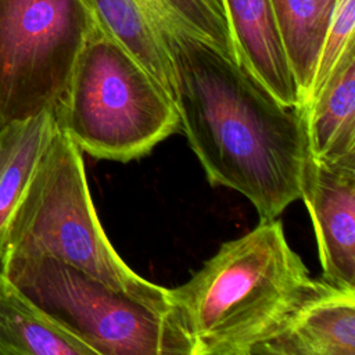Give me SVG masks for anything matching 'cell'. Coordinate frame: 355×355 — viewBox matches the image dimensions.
<instances>
[{"label":"cell","mask_w":355,"mask_h":355,"mask_svg":"<svg viewBox=\"0 0 355 355\" xmlns=\"http://www.w3.org/2000/svg\"><path fill=\"white\" fill-rule=\"evenodd\" d=\"M308 153L320 161L355 155V43L304 104Z\"/></svg>","instance_id":"obj_10"},{"label":"cell","mask_w":355,"mask_h":355,"mask_svg":"<svg viewBox=\"0 0 355 355\" xmlns=\"http://www.w3.org/2000/svg\"><path fill=\"white\" fill-rule=\"evenodd\" d=\"M236 58L280 103L301 107L270 0H223Z\"/></svg>","instance_id":"obj_8"},{"label":"cell","mask_w":355,"mask_h":355,"mask_svg":"<svg viewBox=\"0 0 355 355\" xmlns=\"http://www.w3.org/2000/svg\"><path fill=\"white\" fill-rule=\"evenodd\" d=\"M0 355H96L0 272Z\"/></svg>","instance_id":"obj_11"},{"label":"cell","mask_w":355,"mask_h":355,"mask_svg":"<svg viewBox=\"0 0 355 355\" xmlns=\"http://www.w3.org/2000/svg\"><path fill=\"white\" fill-rule=\"evenodd\" d=\"M259 355H355V287L331 283Z\"/></svg>","instance_id":"obj_9"},{"label":"cell","mask_w":355,"mask_h":355,"mask_svg":"<svg viewBox=\"0 0 355 355\" xmlns=\"http://www.w3.org/2000/svg\"><path fill=\"white\" fill-rule=\"evenodd\" d=\"M28 257L55 258L172 315L168 288L137 275L112 247L92 201L82 151L58 126L11 218L1 261Z\"/></svg>","instance_id":"obj_3"},{"label":"cell","mask_w":355,"mask_h":355,"mask_svg":"<svg viewBox=\"0 0 355 355\" xmlns=\"http://www.w3.org/2000/svg\"><path fill=\"white\" fill-rule=\"evenodd\" d=\"M82 153L129 162L180 129L173 97L97 22L54 110Z\"/></svg>","instance_id":"obj_4"},{"label":"cell","mask_w":355,"mask_h":355,"mask_svg":"<svg viewBox=\"0 0 355 355\" xmlns=\"http://www.w3.org/2000/svg\"><path fill=\"white\" fill-rule=\"evenodd\" d=\"M100 26L173 97L172 67L161 33L141 0H87Z\"/></svg>","instance_id":"obj_14"},{"label":"cell","mask_w":355,"mask_h":355,"mask_svg":"<svg viewBox=\"0 0 355 355\" xmlns=\"http://www.w3.org/2000/svg\"><path fill=\"white\" fill-rule=\"evenodd\" d=\"M309 212L323 279L355 287V155L306 157L300 196Z\"/></svg>","instance_id":"obj_7"},{"label":"cell","mask_w":355,"mask_h":355,"mask_svg":"<svg viewBox=\"0 0 355 355\" xmlns=\"http://www.w3.org/2000/svg\"><path fill=\"white\" fill-rule=\"evenodd\" d=\"M96 26L87 0H0V126L55 110Z\"/></svg>","instance_id":"obj_6"},{"label":"cell","mask_w":355,"mask_h":355,"mask_svg":"<svg viewBox=\"0 0 355 355\" xmlns=\"http://www.w3.org/2000/svg\"><path fill=\"white\" fill-rule=\"evenodd\" d=\"M55 130L54 111L0 126V261L11 218Z\"/></svg>","instance_id":"obj_12"},{"label":"cell","mask_w":355,"mask_h":355,"mask_svg":"<svg viewBox=\"0 0 355 355\" xmlns=\"http://www.w3.org/2000/svg\"><path fill=\"white\" fill-rule=\"evenodd\" d=\"M355 0H338L334 8L331 21L326 31L313 80L308 93V103L320 89L323 82L333 71L337 61L341 58L347 47L355 43Z\"/></svg>","instance_id":"obj_16"},{"label":"cell","mask_w":355,"mask_h":355,"mask_svg":"<svg viewBox=\"0 0 355 355\" xmlns=\"http://www.w3.org/2000/svg\"><path fill=\"white\" fill-rule=\"evenodd\" d=\"M301 103L313 80L320 47L338 0H270Z\"/></svg>","instance_id":"obj_13"},{"label":"cell","mask_w":355,"mask_h":355,"mask_svg":"<svg viewBox=\"0 0 355 355\" xmlns=\"http://www.w3.org/2000/svg\"><path fill=\"white\" fill-rule=\"evenodd\" d=\"M330 284L309 275L276 218L223 243L168 298L190 355H259Z\"/></svg>","instance_id":"obj_2"},{"label":"cell","mask_w":355,"mask_h":355,"mask_svg":"<svg viewBox=\"0 0 355 355\" xmlns=\"http://www.w3.org/2000/svg\"><path fill=\"white\" fill-rule=\"evenodd\" d=\"M141 3L161 35L184 33L237 60L223 0H141Z\"/></svg>","instance_id":"obj_15"},{"label":"cell","mask_w":355,"mask_h":355,"mask_svg":"<svg viewBox=\"0 0 355 355\" xmlns=\"http://www.w3.org/2000/svg\"><path fill=\"white\" fill-rule=\"evenodd\" d=\"M3 272L32 302L96 355H190L171 313L51 257L10 258Z\"/></svg>","instance_id":"obj_5"},{"label":"cell","mask_w":355,"mask_h":355,"mask_svg":"<svg viewBox=\"0 0 355 355\" xmlns=\"http://www.w3.org/2000/svg\"><path fill=\"white\" fill-rule=\"evenodd\" d=\"M173 100L208 182L243 194L259 220L301 196L308 157L304 105L280 103L237 60L179 32L161 35Z\"/></svg>","instance_id":"obj_1"}]
</instances>
